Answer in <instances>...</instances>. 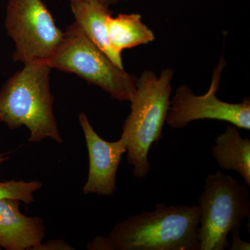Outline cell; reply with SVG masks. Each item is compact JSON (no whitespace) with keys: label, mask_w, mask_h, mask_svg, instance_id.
Returning <instances> with one entry per match:
<instances>
[{"label":"cell","mask_w":250,"mask_h":250,"mask_svg":"<svg viewBox=\"0 0 250 250\" xmlns=\"http://www.w3.org/2000/svg\"><path fill=\"white\" fill-rule=\"evenodd\" d=\"M75 248L67 242L61 239L50 240L42 242L35 250H74Z\"/></svg>","instance_id":"obj_14"},{"label":"cell","mask_w":250,"mask_h":250,"mask_svg":"<svg viewBox=\"0 0 250 250\" xmlns=\"http://www.w3.org/2000/svg\"><path fill=\"white\" fill-rule=\"evenodd\" d=\"M0 123H1V116H0Z\"/></svg>","instance_id":"obj_19"},{"label":"cell","mask_w":250,"mask_h":250,"mask_svg":"<svg viewBox=\"0 0 250 250\" xmlns=\"http://www.w3.org/2000/svg\"><path fill=\"white\" fill-rule=\"evenodd\" d=\"M75 22L87 37L120 68L124 69L121 53L113 48L108 38L107 22L112 16L108 6L95 2L70 3Z\"/></svg>","instance_id":"obj_10"},{"label":"cell","mask_w":250,"mask_h":250,"mask_svg":"<svg viewBox=\"0 0 250 250\" xmlns=\"http://www.w3.org/2000/svg\"><path fill=\"white\" fill-rule=\"evenodd\" d=\"M110 42L117 52L146 45L155 40L154 32L141 21L138 14H119L108 20Z\"/></svg>","instance_id":"obj_12"},{"label":"cell","mask_w":250,"mask_h":250,"mask_svg":"<svg viewBox=\"0 0 250 250\" xmlns=\"http://www.w3.org/2000/svg\"><path fill=\"white\" fill-rule=\"evenodd\" d=\"M5 28L14 41V62H46L60 45L64 32L42 0H9Z\"/></svg>","instance_id":"obj_6"},{"label":"cell","mask_w":250,"mask_h":250,"mask_svg":"<svg viewBox=\"0 0 250 250\" xmlns=\"http://www.w3.org/2000/svg\"><path fill=\"white\" fill-rule=\"evenodd\" d=\"M172 69L166 68L158 77L146 70L138 78L136 91L130 100L131 112L125 120L121 137L126 144V160L133 166L136 178L147 177L152 169L149 149L162 138L172 92Z\"/></svg>","instance_id":"obj_3"},{"label":"cell","mask_w":250,"mask_h":250,"mask_svg":"<svg viewBox=\"0 0 250 250\" xmlns=\"http://www.w3.org/2000/svg\"><path fill=\"white\" fill-rule=\"evenodd\" d=\"M86 249L89 250H109L106 237L96 236L86 245Z\"/></svg>","instance_id":"obj_16"},{"label":"cell","mask_w":250,"mask_h":250,"mask_svg":"<svg viewBox=\"0 0 250 250\" xmlns=\"http://www.w3.org/2000/svg\"><path fill=\"white\" fill-rule=\"evenodd\" d=\"M42 187V182L38 180L0 182V200L12 199L25 205H31L35 202L34 193Z\"/></svg>","instance_id":"obj_13"},{"label":"cell","mask_w":250,"mask_h":250,"mask_svg":"<svg viewBox=\"0 0 250 250\" xmlns=\"http://www.w3.org/2000/svg\"><path fill=\"white\" fill-rule=\"evenodd\" d=\"M239 129L232 124L227 125L215 139L212 154L221 168L236 171L250 187V140L242 137Z\"/></svg>","instance_id":"obj_11"},{"label":"cell","mask_w":250,"mask_h":250,"mask_svg":"<svg viewBox=\"0 0 250 250\" xmlns=\"http://www.w3.org/2000/svg\"><path fill=\"white\" fill-rule=\"evenodd\" d=\"M70 3H79V2H89V1H95V2L100 3V4L108 6L111 5H114L119 2L120 0H67Z\"/></svg>","instance_id":"obj_17"},{"label":"cell","mask_w":250,"mask_h":250,"mask_svg":"<svg viewBox=\"0 0 250 250\" xmlns=\"http://www.w3.org/2000/svg\"><path fill=\"white\" fill-rule=\"evenodd\" d=\"M199 206L157 204L116 224L106 237L109 250H200Z\"/></svg>","instance_id":"obj_1"},{"label":"cell","mask_w":250,"mask_h":250,"mask_svg":"<svg viewBox=\"0 0 250 250\" xmlns=\"http://www.w3.org/2000/svg\"><path fill=\"white\" fill-rule=\"evenodd\" d=\"M47 63L52 69L75 74L120 102H130L136 91L137 77L117 66L75 22L64 31Z\"/></svg>","instance_id":"obj_4"},{"label":"cell","mask_w":250,"mask_h":250,"mask_svg":"<svg viewBox=\"0 0 250 250\" xmlns=\"http://www.w3.org/2000/svg\"><path fill=\"white\" fill-rule=\"evenodd\" d=\"M79 122L84 135L89 158L88 178L83 187V194L113 196L117 190L118 167L127 150L126 142L122 137L113 142L100 137L84 113L79 115Z\"/></svg>","instance_id":"obj_8"},{"label":"cell","mask_w":250,"mask_h":250,"mask_svg":"<svg viewBox=\"0 0 250 250\" xmlns=\"http://www.w3.org/2000/svg\"><path fill=\"white\" fill-rule=\"evenodd\" d=\"M51 70L46 62L25 64L0 90L1 122L11 130L26 126L31 143L47 138L59 144L63 142L54 114Z\"/></svg>","instance_id":"obj_2"},{"label":"cell","mask_w":250,"mask_h":250,"mask_svg":"<svg viewBox=\"0 0 250 250\" xmlns=\"http://www.w3.org/2000/svg\"><path fill=\"white\" fill-rule=\"evenodd\" d=\"M9 156H6L5 154H0V165L4 164L5 161L9 160Z\"/></svg>","instance_id":"obj_18"},{"label":"cell","mask_w":250,"mask_h":250,"mask_svg":"<svg viewBox=\"0 0 250 250\" xmlns=\"http://www.w3.org/2000/svg\"><path fill=\"white\" fill-rule=\"evenodd\" d=\"M198 202L200 250L228 249L229 234L250 218L249 187L218 170L207 175Z\"/></svg>","instance_id":"obj_5"},{"label":"cell","mask_w":250,"mask_h":250,"mask_svg":"<svg viewBox=\"0 0 250 250\" xmlns=\"http://www.w3.org/2000/svg\"><path fill=\"white\" fill-rule=\"evenodd\" d=\"M21 201L0 200V248L6 250H35L46 236L43 219L27 216Z\"/></svg>","instance_id":"obj_9"},{"label":"cell","mask_w":250,"mask_h":250,"mask_svg":"<svg viewBox=\"0 0 250 250\" xmlns=\"http://www.w3.org/2000/svg\"><path fill=\"white\" fill-rule=\"evenodd\" d=\"M226 61L220 57L213 70L208 91L196 95L187 85H181L170 102L166 123L174 129L187 127L191 122L200 120L225 121L239 129H250V100L240 103L222 101L217 97Z\"/></svg>","instance_id":"obj_7"},{"label":"cell","mask_w":250,"mask_h":250,"mask_svg":"<svg viewBox=\"0 0 250 250\" xmlns=\"http://www.w3.org/2000/svg\"><path fill=\"white\" fill-rule=\"evenodd\" d=\"M231 246L229 247L230 250H250V243L248 242L243 241L241 239L239 234V230H234L231 231Z\"/></svg>","instance_id":"obj_15"}]
</instances>
